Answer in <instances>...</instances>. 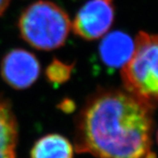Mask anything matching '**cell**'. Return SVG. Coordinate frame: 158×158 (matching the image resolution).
<instances>
[{"instance_id": "obj_1", "label": "cell", "mask_w": 158, "mask_h": 158, "mask_svg": "<svg viewBox=\"0 0 158 158\" xmlns=\"http://www.w3.org/2000/svg\"><path fill=\"white\" fill-rule=\"evenodd\" d=\"M153 109L127 91L99 92L81 113L77 148L98 158H156Z\"/></svg>"}, {"instance_id": "obj_2", "label": "cell", "mask_w": 158, "mask_h": 158, "mask_svg": "<svg viewBox=\"0 0 158 158\" xmlns=\"http://www.w3.org/2000/svg\"><path fill=\"white\" fill-rule=\"evenodd\" d=\"M18 26L27 44L39 50L48 51L65 43L71 30V20L56 4L39 0L24 10Z\"/></svg>"}, {"instance_id": "obj_3", "label": "cell", "mask_w": 158, "mask_h": 158, "mask_svg": "<svg viewBox=\"0 0 158 158\" xmlns=\"http://www.w3.org/2000/svg\"><path fill=\"white\" fill-rule=\"evenodd\" d=\"M126 91L151 107L158 104V34L141 32L121 69Z\"/></svg>"}, {"instance_id": "obj_4", "label": "cell", "mask_w": 158, "mask_h": 158, "mask_svg": "<svg viewBox=\"0 0 158 158\" xmlns=\"http://www.w3.org/2000/svg\"><path fill=\"white\" fill-rule=\"evenodd\" d=\"M113 19V0H89L71 21V30L82 39L94 40L107 34Z\"/></svg>"}, {"instance_id": "obj_5", "label": "cell", "mask_w": 158, "mask_h": 158, "mask_svg": "<svg viewBox=\"0 0 158 158\" xmlns=\"http://www.w3.org/2000/svg\"><path fill=\"white\" fill-rule=\"evenodd\" d=\"M40 66L37 57L29 51L12 49L3 58L0 73L11 87L18 90L27 89L38 79Z\"/></svg>"}, {"instance_id": "obj_6", "label": "cell", "mask_w": 158, "mask_h": 158, "mask_svg": "<svg viewBox=\"0 0 158 158\" xmlns=\"http://www.w3.org/2000/svg\"><path fill=\"white\" fill-rule=\"evenodd\" d=\"M135 48L128 35L121 32L107 34L102 40L99 53L103 62L110 67H123L130 59Z\"/></svg>"}, {"instance_id": "obj_7", "label": "cell", "mask_w": 158, "mask_h": 158, "mask_svg": "<svg viewBox=\"0 0 158 158\" xmlns=\"http://www.w3.org/2000/svg\"><path fill=\"white\" fill-rule=\"evenodd\" d=\"M32 158H73V148L63 136L56 134L43 136L35 142Z\"/></svg>"}, {"instance_id": "obj_8", "label": "cell", "mask_w": 158, "mask_h": 158, "mask_svg": "<svg viewBox=\"0 0 158 158\" xmlns=\"http://www.w3.org/2000/svg\"><path fill=\"white\" fill-rule=\"evenodd\" d=\"M17 127L11 109L0 101V158H14Z\"/></svg>"}, {"instance_id": "obj_9", "label": "cell", "mask_w": 158, "mask_h": 158, "mask_svg": "<svg viewBox=\"0 0 158 158\" xmlns=\"http://www.w3.org/2000/svg\"><path fill=\"white\" fill-rule=\"evenodd\" d=\"M11 3V0H0V16L4 14Z\"/></svg>"}, {"instance_id": "obj_10", "label": "cell", "mask_w": 158, "mask_h": 158, "mask_svg": "<svg viewBox=\"0 0 158 158\" xmlns=\"http://www.w3.org/2000/svg\"><path fill=\"white\" fill-rule=\"evenodd\" d=\"M156 141H157V143H158V130H157V133H156Z\"/></svg>"}]
</instances>
